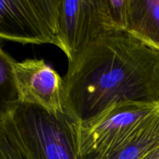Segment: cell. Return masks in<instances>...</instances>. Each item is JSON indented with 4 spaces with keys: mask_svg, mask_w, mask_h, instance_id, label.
I'll return each instance as SVG.
<instances>
[{
    "mask_svg": "<svg viewBox=\"0 0 159 159\" xmlns=\"http://www.w3.org/2000/svg\"><path fill=\"white\" fill-rule=\"evenodd\" d=\"M60 0H0V40L53 44L58 38Z\"/></svg>",
    "mask_w": 159,
    "mask_h": 159,
    "instance_id": "cell-4",
    "label": "cell"
},
{
    "mask_svg": "<svg viewBox=\"0 0 159 159\" xmlns=\"http://www.w3.org/2000/svg\"><path fill=\"white\" fill-rule=\"evenodd\" d=\"M13 72L20 103L50 113H65L63 78L43 59L16 61Z\"/></svg>",
    "mask_w": 159,
    "mask_h": 159,
    "instance_id": "cell-6",
    "label": "cell"
},
{
    "mask_svg": "<svg viewBox=\"0 0 159 159\" xmlns=\"http://www.w3.org/2000/svg\"><path fill=\"white\" fill-rule=\"evenodd\" d=\"M125 32L159 51V0H128Z\"/></svg>",
    "mask_w": 159,
    "mask_h": 159,
    "instance_id": "cell-7",
    "label": "cell"
},
{
    "mask_svg": "<svg viewBox=\"0 0 159 159\" xmlns=\"http://www.w3.org/2000/svg\"><path fill=\"white\" fill-rule=\"evenodd\" d=\"M0 159H36L22 141L11 113L0 120Z\"/></svg>",
    "mask_w": 159,
    "mask_h": 159,
    "instance_id": "cell-10",
    "label": "cell"
},
{
    "mask_svg": "<svg viewBox=\"0 0 159 159\" xmlns=\"http://www.w3.org/2000/svg\"><path fill=\"white\" fill-rule=\"evenodd\" d=\"M144 159H159V146L148 154Z\"/></svg>",
    "mask_w": 159,
    "mask_h": 159,
    "instance_id": "cell-11",
    "label": "cell"
},
{
    "mask_svg": "<svg viewBox=\"0 0 159 159\" xmlns=\"http://www.w3.org/2000/svg\"><path fill=\"white\" fill-rule=\"evenodd\" d=\"M159 146V114L148 124L111 150L80 159H144Z\"/></svg>",
    "mask_w": 159,
    "mask_h": 159,
    "instance_id": "cell-8",
    "label": "cell"
},
{
    "mask_svg": "<svg viewBox=\"0 0 159 159\" xmlns=\"http://www.w3.org/2000/svg\"><path fill=\"white\" fill-rule=\"evenodd\" d=\"M15 62L0 46V120L12 113L20 103L13 72Z\"/></svg>",
    "mask_w": 159,
    "mask_h": 159,
    "instance_id": "cell-9",
    "label": "cell"
},
{
    "mask_svg": "<svg viewBox=\"0 0 159 159\" xmlns=\"http://www.w3.org/2000/svg\"><path fill=\"white\" fill-rule=\"evenodd\" d=\"M123 32L118 28L108 0H61L58 38L71 61L87 46L105 34Z\"/></svg>",
    "mask_w": 159,
    "mask_h": 159,
    "instance_id": "cell-5",
    "label": "cell"
},
{
    "mask_svg": "<svg viewBox=\"0 0 159 159\" xmlns=\"http://www.w3.org/2000/svg\"><path fill=\"white\" fill-rule=\"evenodd\" d=\"M65 112L82 123L116 102H159V51L127 32L105 34L68 61Z\"/></svg>",
    "mask_w": 159,
    "mask_h": 159,
    "instance_id": "cell-1",
    "label": "cell"
},
{
    "mask_svg": "<svg viewBox=\"0 0 159 159\" xmlns=\"http://www.w3.org/2000/svg\"><path fill=\"white\" fill-rule=\"evenodd\" d=\"M11 116L22 141L36 159H80L78 124L66 113L19 103Z\"/></svg>",
    "mask_w": 159,
    "mask_h": 159,
    "instance_id": "cell-2",
    "label": "cell"
},
{
    "mask_svg": "<svg viewBox=\"0 0 159 159\" xmlns=\"http://www.w3.org/2000/svg\"><path fill=\"white\" fill-rule=\"evenodd\" d=\"M159 114V102L122 101L78 124L79 156L111 150L145 127Z\"/></svg>",
    "mask_w": 159,
    "mask_h": 159,
    "instance_id": "cell-3",
    "label": "cell"
}]
</instances>
